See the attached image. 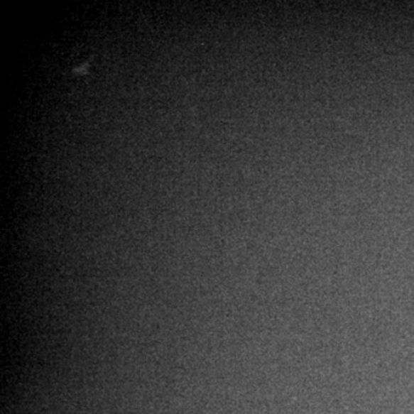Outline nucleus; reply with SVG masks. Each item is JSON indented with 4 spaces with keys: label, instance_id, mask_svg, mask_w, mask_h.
Returning a JSON list of instances; mask_svg holds the SVG:
<instances>
[]
</instances>
